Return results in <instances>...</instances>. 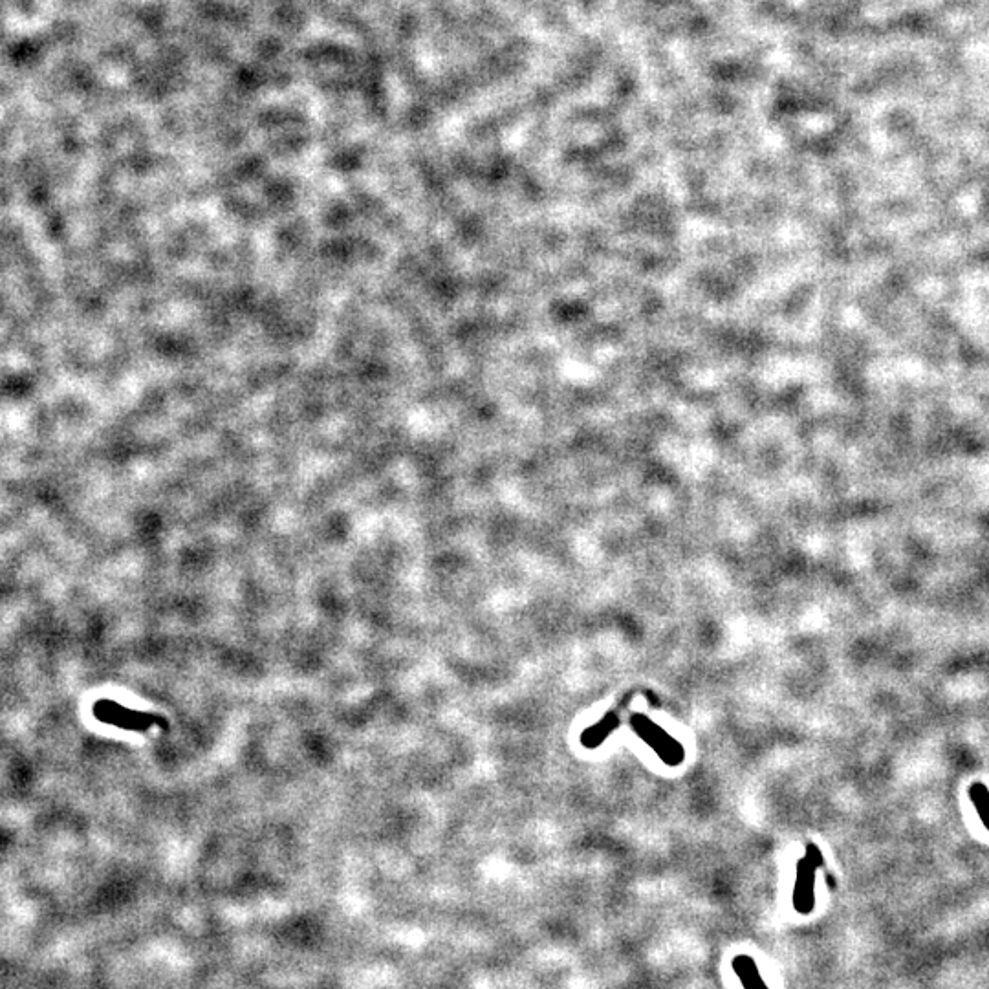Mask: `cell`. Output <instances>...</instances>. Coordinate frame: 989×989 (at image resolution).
<instances>
[{"label":"cell","mask_w":989,"mask_h":989,"mask_svg":"<svg viewBox=\"0 0 989 989\" xmlns=\"http://www.w3.org/2000/svg\"><path fill=\"white\" fill-rule=\"evenodd\" d=\"M971 795H973V801L979 806L980 816L986 821V825L989 826V795L986 794V790L982 786L973 788Z\"/></svg>","instance_id":"obj_3"},{"label":"cell","mask_w":989,"mask_h":989,"mask_svg":"<svg viewBox=\"0 0 989 989\" xmlns=\"http://www.w3.org/2000/svg\"><path fill=\"white\" fill-rule=\"evenodd\" d=\"M737 973L742 975V979L746 982L748 989H766L764 984H761L762 980L759 979L757 971L751 966L750 960L748 958H740L737 960Z\"/></svg>","instance_id":"obj_2"},{"label":"cell","mask_w":989,"mask_h":989,"mask_svg":"<svg viewBox=\"0 0 989 989\" xmlns=\"http://www.w3.org/2000/svg\"><path fill=\"white\" fill-rule=\"evenodd\" d=\"M94 713L98 715L99 720L120 728L145 729L151 724V722H142V715L134 713L131 709H123L116 702H99L98 706L94 707Z\"/></svg>","instance_id":"obj_1"}]
</instances>
